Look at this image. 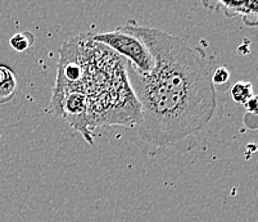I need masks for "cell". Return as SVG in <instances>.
<instances>
[{
	"instance_id": "7a4b0ae2",
	"label": "cell",
	"mask_w": 258,
	"mask_h": 222,
	"mask_svg": "<svg viewBox=\"0 0 258 222\" xmlns=\"http://www.w3.org/2000/svg\"><path fill=\"white\" fill-rule=\"evenodd\" d=\"M91 39L94 43L107 45L108 48L116 50L118 54L130 62L131 67L142 73H149L154 68L153 57L143 41L127 32L122 31L119 27L114 31L94 35Z\"/></svg>"
},
{
	"instance_id": "6da1fadb",
	"label": "cell",
	"mask_w": 258,
	"mask_h": 222,
	"mask_svg": "<svg viewBox=\"0 0 258 222\" xmlns=\"http://www.w3.org/2000/svg\"><path fill=\"white\" fill-rule=\"evenodd\" d=\"M122 31L143 41L154 68L142 73L127 68V80L139 103L140 135L156 146H167L198 134L212 120L216 91L206 58L177 36L133 20Z\"/></svg>"
},
{
	"instance_id": "5b68a950",
	"label": "cell",
	"mask_w": 258,
	"mask_h": 222,
	"mask_svg": "<svg viewBox=\"0 0 258 222\" xmlns=\"http://www.w3.org/2000/svg\"><path fill=\"white\" fill-rule=\"evenodd\" d=\"M231 98L238 104H245L254 95V89L250 81H238L231 88Z\"/></svg>"
},
{
	"instance_id": "52a82bcc",
	"label": "cell",
	"mask_w": 258,
	"mask_h": 222,
	"mask_svg": "<svg viewBox=\"0 0 258 222\" xmlns=\"http://www.w3.org/2000/svg\"><path fill=\"white\" fill-rule=\"evenodd\" d=\"M212 84L215 85H224L227 84L230 80V72L226 67H217L212 71Z\"/></svg>"
},
{
	"instance_id": "8992f818",
	"label": "cell",
	"mask_w": 258,
	"mask_h": 222,
	"mask_svg": "<svg viewBox=\"0 0 258 222\" xmlns=\"http://www.w3.org/2000/svg\"><path fill=\"white\" fill-rule=\"evenodd\" d=\"M34 41L35 37L31 32L23 31L13 35L9 39V45L12 46V49H15L16 51H18V53H22V51H26L27 49L31 48L34 45Z\"/></svg>"
},
{
	"instance_id": "3957f363",
	"label": "cell",
	"mask_w": 258,
	"mask_h": 222,
	"mask_svg": "<svg viewBox=\"0 0 258 222\" xmlns=\"http://www.w3.org/2000/svg\"><path fill=\"white\" fill-rule=\"evenodd\" d=\"M220 7L224 9L227 17L240 16L244 23L248 26L255 27L258 26V0H249V2H217L212 6L206 7Z\"/></svg>"
},
{
	"instance_id": "277c9868",
	"label": "cell",
	"mask_w": 258,
	"mask_h": 222,
	"mask_svg": "<svg viewBox=\"0 0 258 222\" xmlns=\"http://www.w3.org/2000/svg\"><path fill=\"white\" fill-rule=\"evenodd\" d=\"M17 90V80L15 73L8 67L0 64V104H6L12 100Z\"/></svg>"
},
{
	"instance_id": "ba28073f",
	"label": "cell",
	"mask_w": 258,
	"mask_h": 222,
	"mask_svg": "<svg viewBox=\"0 0 258 222\" xmlns=\"http://www.w3.org/2000/svg\"><path fill=\"white\" fill-rule=\"evenodd\" d=\"M245 109H247L248 113H252L258 116V95H253L249 100H248L245 104H244Z\"/></svg>"
}]
</instances>
